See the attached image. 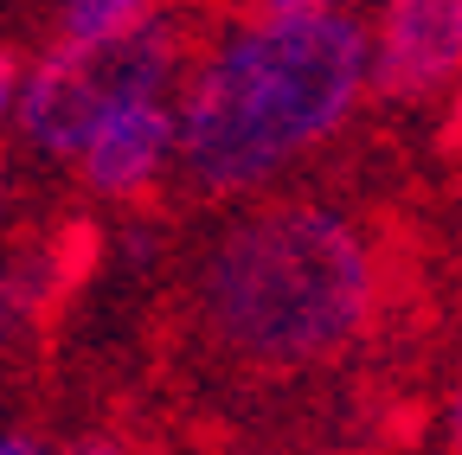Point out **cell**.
Returning a JSON list of instances; mask_svg holds the SVG:
<instances>
[{"mask_svg":"<svg viewBox=\"0 0 462 455\" xmlns=\"http://www.w3.org/2000/svg\"><path fill=\"white\" fill-rule=\"evenodd\" d=\"M173 135H180V116L167 109V96L123 109V116L103 123L97 141L78 154L71 193H84L103 212H123V205L148 199L167 180V167H173Z\"/></svg>","mask_w":462,"mask_h":455,"instance_id":"4","label":"cell"},{"mask_svg":"<svg viewBox=\"0 0 462 455\" xmlns=\"http://www.w3.org/2000/svg\"><path fill=\"white\" fill-rule=\"evenodd\" d=\"M462 84V0H385L366 77V116L424 141Z\"/></svg>","mask_w":462,"mask_h":455,"instance_id":"3","label":"cell"},{"mask_svg":"<svg viewBox=\"0 0 462 455\" xmlns=\"http://www.w3.org/2000/svg\"><path fill=\"white\" fill-rule=\"evenodd\" d=\"M32 193H39V187L26 180V160H20L14 148H0V232H7V218H14Z\"/></svg>","mask_w":462,"mask_h":455,"instance_id":"6","label":"cell"},{"mask_svg":"<svg viewBox=\"0 0 462 455\" xmlns=\"http://www.w3.org/2000/svg\"><path fill=\"white\" fill-rule=\"evenodd\" d=\"M437 218H443V282H449V308L462 333V187L437 193Z\"/></svg>","mask_w":462,"mask_h":455,"instance_id":"5","label":"cell"},{"mask_svg":"<svg viewBox=\"0 0 462 455\" xmlns=\"http://www.w3.org/2000/svg\"><path fill=\"white\" fill-rule=\"evenodd\" d=\"M231 455H346V449H328V442H238Z\"/></svg>","mask_w":462,"mask_h":455,"instance_id":"10","label":"cell"},{"mask_svg":"<svg viewBox=\"0 0 462 455\" xmlns=\"http://www.w3.org/2000/svg\"><path fill=\"white\" fill-rule=\"evenodd\" d=\"M0 455H58L45 423H0Z\"/></svg>","mask_w":462,"mask_h":455,"instance_id":"8","label":"cell"},{"mask_svg":"<svg viewBox=\"0 0 462 455\" xmlns=\"http://www.w3.org/2000/svg\"><path fill=\"white\" fill-rule=\"evenodd\" d=\"M231 26L199 14L193 0H161V7L109 39L90 45H51L39 71L20 90L14 154L20 160H78L103 123H116L135 103H161L173 84L206 65V51Z\"/></svg>","mask_w":462,"mask_h":455,"instance_id":"2","label":"cell"},{"mask_svg":"<svg viewBox=\"0 0 462 455\" xmlns=\"http://www.w3.org/2000/svg\"><path fill=\"white\" fill-rule=\"evenodd\" d=\"M437 430H443V455H462V359H456V372L443 378V411H437Z\"/></svg>","mask_w":462,"mask_h":455,"instance_id":"7","label":"cell"},{"mask_svg":"<svg viewBox=\"0 0 462 455\" xmlns=\"http://www.w3.org/2000/svg\"><path fill=\"white\" fill-rule=\"evenodd\" d=\"M334 0H257V14H270V20H282V14H328Z\"/></svg>","mask_w":462,"mask_h":455,"instance_id":"12","label":"cell"},{"mask_svg":"<svg viewBox=\"0 0 462 455\" xmlns=\"http://www.w3.org/2000/svg\"><path fill=\"white\" fill-rule=\"evenodd\" d=\"M20 65H26V45H20V39H0V116L14 109V90H20Z\"/></svg>","mask_w":462,"mask_h":455,"instance_id":"9","label":"cell"},{"mask_svg":"<svg viewBox=\"0 0 462 455\" xmlns=\"http://www.w3.org/2000/svg\"><path fill=\"white\" fill-rule=\"evenodd\" d=\"M366 77H373L366 14L238 20L187 77L173 167L142 205L180 224L193 212L309 174L366 116Z\"/></svg>","mask_w":462,"mask_h":455,"instance_id":"1","label":"cell"},{"mask_svg":"<svg viewBox=\"0 0 462 455\" xmlns=\"http://www.w3.org/2000/svg\"><path fill=\"white\" fill-rule=\"evenodd\" d=\"M199 14H212V20H225V26H238V20H251V7L257 0H193Z\"/></svg>","mask_w":462,"mask_h":455,"instance_id":"11","label":"cell"}]
</instances>
